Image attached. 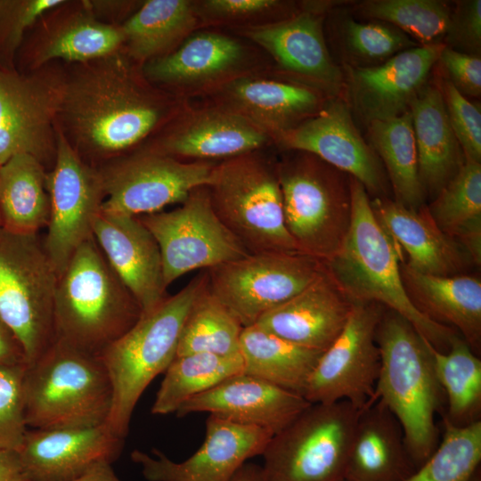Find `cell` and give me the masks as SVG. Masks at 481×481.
Segmentation results:
<instances>
[{
	"label": "cell",
	"mask_w": 481,
	"mask_h": 481,
	"mask_svg": "<svg viewBox=\"0 0 481 481\" xmlns=\"http://www.w3.org/2000/svg\"><path fill=\"white\" fill-rule=\"evenodd\" d=\"M373 213L396 247L408 256L409 268L426 274H463L473 264L465 249L444 233L427 206L411 209L387 197L371 200Z\"/></svg>",
	"instance_id": "cell-26"
},
{
	"label": "cell",
	"mask_w": 481,
	"mask_h": 481,
	"mask_svg": "<svg viewBox=\"0 0 481 481\" xmlns=\"http://www.w3.org/2000/svg\"><path fill=\"white\" fill-rule=\"evenodd\" d=\"M310 404L300 394L241 372L189 399L175 414L183 417L208 412L238 424L265 428L274 435Z\"/></svg>",
	"instance_id": "cell-23"
},
{
	"label": "cell",
	"mask_w": 481,
	"mask_h": 481,
	"mask_svg": "<svg viewBox=\"0 0 481 481\" xmlns=\"http://www.w3.org/2000/svg\"><path fill=\"white\" fill-rule=\"evenodd\" d=\"M207 279L184 320L176 356L195 353L218 355L240 354L243 326L209 291Z\"/></svg>",
	"instance_id": "cell-39"
},
{
	"label": "cell",
	"mask_w": 481,
	"mask_h": 481,
	"mask_svg": "<svg viewBox=\"0 0 481 481\" xmlns=\"http://www.w3.org/2000/svg\"><path fill=\"white\" fill-rule=\"evenodd\" d=\"M216 165L157 151L125 158L100 170L105 191L102 211L141 216L183 203L193 190L208 185Z\"/></svg>",
	"instance_id": "cell-14"
},
{
	"label": "cell",
	"mask_w": 481,
	"mask_h": 481,
	"mask_svg": "<svg viewBox=\"0 0 481 481\" xmlns=\"http://www.w3.org/2000/svg\"><path fill=\"white\" fill-rule=\"evenodd\" d=\"M138 217L159 245L166 288L191 271L207 270L249 254L218 218L207 186L193 190L172 211Z\"/></svg>",
	"instance_id": "cell-12"
},
{
	"label": "cell",
	"mask_w": 481,
	"mask_h": 481,
	"mask_svg": "<svg viewBox=\"0 0 481 481\" xmlns=\"http://www.w3.org/2000/svg\"><path fill=\"white\" fill-rule=\"evenodd\" d=\"M470 481H481L480 469L474 474Z\"/></svg>",
	"instance_id": "cell-55"
},
{
	"label": "cell",
	"mask_w": 481,
	"mask_h": 481,
	"mask_svg": "<svg viewBox=\"0 0 481 481\" xmlns=\"http://www.w3.org/2000/svg\"><path fill=\"white\" fill-rule=\"evenodd\" d=\"M356 10L399 29L420 45L442 43L452 13L446 3L437 0H367Z\"/></svg>",
	"instance_id": "cell-41"
},
{
	"label": "cell",
	"mask_w": 481,
	"mask_h": 481,
	"mask_svg": "<svg viewBox=\"0 0 481 481\" xmlns=\"http://www.w3.org/2000/svg\"><path fill=\"white\" fill-rule=\"evenodd\" d=\"M409 110L420 180L426 195L435 198L462 167L465 157L438 87L426 85L410 103Z\"/></svg>",
	"instance_id": "cell-31"
},
{
	"label": "cell",
	"mask_w": 481,
	"mask_h": 481,
	"mask_svg": "<svg viewBox=\"0 0 481 481\" xmlns=\"http://www.w3.org/2000/svg\"><path fill=\"white\" fill-rule=\"evenodd\" d=\"M441 93L452 129L463 151L465 160L481 163V111L447 79Z\"/></svg>",
	"instance_id": "cell-45"
},
{
	"label": "cell",
	"mask_w": 481,
	"mask_h": 481,
	"mask_svg": "<svg viewBox=\"0 0 481 481\" xmlns=\"http://www.w3.org/2000/svg\"><path fill=\"white\" fill-rule=\"evenodd\" d=\"M444 428L432 454L403 481L471 480L481 463V420L465 426L444 420Z\"/></svg>",
	"instance_id": "cell-40"
},
{
	"label": "cell",
	"mask_w": 481,
	"mask_h": 481,
	"mask_svg": "<svg viewBox=\"0 0 481 481\" xmlns=\"http://www.w3.org/2000/svg\"><path fill=\"white\" fill-rule=\"evenodd\" d=\"M207 277L204 270L176 294L143 314L137 322L100 355L112 385L107 425L125 438L135 407L145 388L176 357L187 314Z\"/></svg>",
	"instance_id": "cell-6"
},
{
	"label": "cell",
	"mask_w": 481,
	"mask_h": 481,
	"mask_svg": "<svg viewBox=\"0 0 481 481\" xmlns=\"http://www.w3.org/2000/svg\"><path fill=\"white\" fill-rule=\"evenodd\" d=\"M61 0H29L18 2L14 12L9 41L16 46L25 29L31 26L46 11L61 4Z\"/></svg>",
	"instance_id": "cell-49"
},
{
	"label": "cell",
	"mask_w": 481,
	"mask_h": 481,
	"mask_svg": "<svg viewBox=\"0 0 481 481\" xmlns=\"http://www.w3.org/2000/svg\"><path fill=\"white\" fill-rule=\"evenodd\" d=\"M342 43L351 67L381 64L404 50L420 45L399 29L382 21L359 22L347 18L343 22Z\"/></svg>",
	"instance_id": "cell-43"
},
{
	"label": "cell",
	"mask_w": 481,
	"mask_h": 481,
	"mask_svg": "<svg viewBox=\"0 0 481 481\" xmlns=\"http://www.w3.org/2000/svg\"><path fill=\"white\" fill-rule=\"evenodd\" d=\"M44 164L29 154L13 156L0 166L1 228L37 234L48 224L50 197Z\"/></svg>",
	"instance_id": "cell-32"
},
{
	"label": "cell",
	"mask_w": 481,
	"mask_h": 481,
	"mask_svg": "<svg viewBox=\"0 0 481 481\" xmlns=\"http://www.w3.org/2000/svg\"><path fill=\"white\" fill-rule=\"evenodd\" d=\"M247 53L232 37L212 31L188 37L175 52L151 60L145 73L151 79L178 89H207L240 75Z\"/></svg>",
	"instance_id": "cell-28"
},
{
	"label": "cell",
	"mask_w": 481,
	"mask_h": 481,
	"mask_svg": "<svg viewBox=\"0 0 481 481\" xmlns=\"http://www.w3.org/2000/svg\"><path fill=\"white\" fill-rule=\"evenodd\" d=\"M402 427L379 400L361 410L345 469V481H403L414 470Z\"/></svg>",
	"instance_id": "cell-29"
},
{
	"label": "cell",
	"mask_w": 481,
	"mask_h": 481,
	"mask_svg": "<svg viewBox=\"0 0 481 481\" xmlns=\"http://www.w3.org/2000/svg\"><path fill=\"white\" fill-rule=\"evenodd\" d=\"M61 113L81 143L110 154L147 136L164 107L113 53L65 82Z\"/></svg>",
	"instance_id": "cell-2"
},
{
	"label": "cell",
	"mask_w": 481,
	"mask_h": 481,
	"mask_svg": "<svg viewBox=\"0 0 481 481\" xmlns=\"http://www.w3.org/2000/svg\"><path fill=\"white\" fill-rule=\"evenodd\" d=\"M323 269L324 263L301 252L248 254L207 269V286L244 328L296 296Z\"/></svg>",
	"instance_id": "cell-11"
},
{
	"label": "cell",
	"mask_w": 481,
	"mask_h": 481,
	"mask_svg": "<svg viewBox=\"0 0 481 481\" xmlns=\"http://www.w3.org/2000/svg\"><path fill=\"white\" fill-rule=\"evenodd\" d=\"M380 368L375 400L399 421L409 454L422 464L439 443L436 414L442 387L436 375L431 344L403 316L387 309L376 330Z\"/></svg>",
	"instance_id": "cell-3"
},
{
	"label": "cell",
	"mask_w": 481,
	"mask_h": 481,
	"mask_svg": "<svg viewBox=\"0 0 481 481\" xmlns=\"http://www.w3.org/2000/svg\"><path fill=\"white\" fill-rule=\"evenodd\" d=\"M243 369L240 354L195 353L176 356L165 371L151 412L155 415L176 412L189 399L243 372Z\"/></svg>",
	"instance_id": "cell-37"
},
{
	"label": "cell",
	"mask_w": 481,
	"mask_h": 481,
	"mask_svg": "<svg viewBox=\"0 0 481 481\" xmlns=\"http://www.w3.org/2000/svg\"><path fill=\"white\" fill-rule=\"evenodd\" d=\"M273 434L216 414L206 420L205 439L188 459L174 461L160 450H134L131 460L148 481H230L248 460L262 455Z\"/></svg>",
	"instance_id": "cell-17"
},
{
	"label": "cell",
	"mask_w": 481,
	"mask_h": 481,
	"mask_svg": "<svg viewBox=\"0 0 481 481\" xmlns=\"http://www.w3.org/2000/svg\"><path fill=\"white\" fill-rule=\"evenodd\" d=\"M405 289L415 306L434 322L457 330L477 355L481 348V281L460 274L437 276L400 265Z\"/></svg>",
	"instance_id": "cell-30"
},
{
	"label": "cell",
	"mask_w": 481,
	"mask_h": 481,
	"mask_svg": "<svg viewBox=\"0 0 481 481\" xmlns=\"http://www.w3.org/2000/svg\"><path fill=\"white\" fill-rule=\"evenodd\" d=\"M444 45L458 52L479 55L481 49V1L457 3L451 13L450 23L444 37Z\"/></svg>",
	"instance_id": "cell-46"
},
{
	"label": "cell",
	"mask_w": 481,
	"mask_h": 481,
	"mask_svg": "<svg viewBox=\"0 0 481 481\" xmlns=\"http://www.w3.org/2000/svg\"><path fill=\"white\" fill-rule=\"evenodd\" d=\"M198 19L192 1L149 0L121 29L132 57L153 60L187 37Z\"/></svg>",
	"instance_id": "cell-36"
},
{
	"label": "cell",
	"mask_w": 481,
	"mask_h": 481,
	"mask_svg": "<svg viewBox=\"0 0 481 481\" xmlns=\"http://www.w3.org/2000/svg\"><path fill=\"white\" fill-rule=\"evenodd\" d=\"M142 314L139 304L110 267L94 236L82 243L58 277L55 338L99 355Z\"/></svg>",
	"instance_id": "cell-4"
},
{
	"label": "cell",
	"mask_w": 481,
	"mask_h": 481,
	"mask_svg": "<svg viewBox=\"0 0 481 481\" xmlns=\"http://www.w3.org/2000/svg\"><path fill=\"white\" fill-rule=\"evenodd\" d=\"M289 151L275 164L286 227L301 253L325 263L350 227V176L313 154Z\"/></svg>",
	"instance_id": "cell-7"
},
{
	"label": "cell",
	"mask_w": 481,
	"mask_h": 481,
	"mask_svg": "<svg viewBox=\"0 0 481 481\" xmlns=\"http://www.w3.org/2000/svg\"><path fill=\"white\" fill-rule=\"evenodd\" d=\"M367 126L368 143L385 167L395 200L414 210L425 206L410 110L390 119L372 121Z\"/></svg>",
	"instance_id": "cell-35"
},
{
	"label": "cell",
	"mask_w": 481,
	"mask_h": 481,
	"mask_svg": "<svg viewBox=\"0 0 481 481\" xmlns=\"http://www.w3.org/2000/svg\"><path fill=\"white\" fill-rule=\"evenodd\" d=\"M207 187L218 218L249 254L300 252L286 227L276 165L257 151L226 159Z\"/></svg>",
	"instance_id": "cell-8"
},
{
	"label": "cell",
	"mask_w": 481,
	"mask_h": 481,
	"mask_svg": "<svg viewBox=\"0 0 481 481\" xmlns=\"http://www.w3.org/2000/svg\"><path fill=\"white\" fill-rule=\"evenodd\" d=\"M124 42L121 27L82 15L50 34L40 47L37 61L41 63L56 58L69 61L101 59L115 53Z\"/></svg>",
	"instance_id": "cell-42"
},
{
	"label": "cell",
	"mask_w": 481,
	"mask_h": 481,
	"mask_svg": "<svg viewBox=\"0 0 481 481\" xmlns=\"http://www.w3.org/2000/svg\"><path fill=\"white\" fill-rule=\"evenodd\" d=\"M353 303L327 272L255 323L295 345L323 352L344 329Z\"/></svg>",
	"instance_id": "cell-24"
},
{
	"label": "cell",
	"mask_w": 481,
	"mask_h": 481,
	"mask_svg": "<svg viewBox=\"0 0 481 481\" xmlns=\"http://www.w3.org/2000/svg\"><path fill=\"white\" fill-rule=\"evenodd\" d=\"M269 139L249 119L216 106L185 114L157 151L181 160L211 161L257 151Z\"/></svg>",
	"instance_id": "cell-27"
},
{
	"label": "cell",
	"mask_w": 481,
	"mask_h": 481,
	"mask_svg": "<svg viewBox=\"0 0 481 481\" xmlns=\"http://www.w3.org/2000/svg\"><path fill=\"white\" fill-rule=\"evenodd\" d=\"M74 481H121L115 474L110 463L96 465Z\"/></svg>",
	"instance_id": "cell-52"
},
{
	"label": "cell",
	"mask_w": 481,
	"mask_h": 481,
	"mask_svg": "<svg viewBox=\"0 0 481 481\" xmlns=\"http://www.w3.org/2000/svg\"><path fill=\"white\" fill-rule=\"evenodd\" d=\"M26 365H0V449L19 451L28 426L23 381Z\"/></svg>",
	"instance_id": "cell-44"
},
{
	"label": "cell",
	"mask_w": 481,
	"mask_h": 481,
	"mask_svg": "<svg viewBox=\"0 0 481 481\" xmlns=\"http://www.w3.org/2000/svg\"><path fill=\"white\" fill-rule=\"evenodd\" d=\"M58 277L38 233L0 228V318L20 343L27 366L55 339Z\"/></svg>",
	"instance_id": "cell-9"
},
{
	"label": "cell",
	"mask_w": 481,
	"mask_h": 481,
	"mask_svg": "<svg viewBox=\"0 0 481 481\" xmlns=\"http://www.w3.org/2000/svg\"><path fill=\"white\" fill-rule=\"evenodd\" d=\"M12 3L13 2L10 1H0V13L8 10V8L12 6Z\"/></svg>",
	"instance_id": "cell-54"
},
{
	"label": "cell",
	"mask_w": 481,
	"mask_h": 481,
	"mask_svg": "<svg viewBox=\"0 0 481 481\" xmlns=\"http://www.w3.org/2000/svg\"><path fill=\"white\" fill-rule=\"evenodd\" d=\"M345 481V480H344Z\"/></svg>",
	"instance_id": "cell-57"
},
{
	"label": "cell",
	"mask_w": 481,
	"mask_h": 481,
	"mask_svg": "<svg viewBox=\"0 0 481 481\" xmlns=\"http://www.w3.org/2000/svg\"><path fill=\"white\" fill-rule=\"evenodd\" d=\"M385 307L353 303L337 338L322 353L303 392L311 404L346 401L362 410L375 400L380 368L376 330Z\"/></svg>",
	"instance_id": "cell-13"
},
{
	"label": "cell",
	"mask_w": 481,
	"mask_h": 481,
	"mask_svg": "<svg viewBox=\"0 0 481 481\" xmlns=\"http://www.w3.org/2000/svg\"><path fill=\"white\" fill-rule=\"evenodd\" d=\"M0 228H1V217H0Z\"/></svg>",
	"instance_id": "cell-56"
},
{
	"label": "cell",
	"mask_w": 481,
	"mask_h": 481,
	"mask_svg": "<svg viewBox=\"0 0 481 481\" xmlns=\"http://www.w3.org/2000/svg\"><path fill=\"white\" fill-rule=\"evenodd\" d=\"M65 82L53 75H20L0 69V166L29 154L44 164L56 152L53 123Z\"/></svg>",
	"instance_id": "cell-16"
},
{
	"label": "cell",
	"mask_w": 481,
	"mask_h": 481,
	"mask_svg": "<svg viewBox=\"0 0 481 481\" xmlns=\"http://www.w3.org/2000/svg\"><path fill=\"white\" fill-rule=\"evenodd\" d=\"M46 186L50 216L43 243L59 276L77 248L93 236L105 191L100 170L85 163L61 132Z\"/></svg>",
	"instance_id": "cell-15"
},
{
	"label": "cell",
	"mask_w": 481,
	"mask_h": 481,
	"mask_svg": "<svg viewBox=\"0 0 481 481\" xmlns=\"http://www.w3.org/2000/svg\"><path fill=\"white\" fill-rule=\"evenodd\" d=\"M436 378L447 400L444 420L465 426L481 420V360L459 335L446 352L430 346Z\"/></svg>",
	"instance_id": "cell-38"
},
{
	"label": "cell",
	"mask_w": 481,
	"mask_h": 481,
	"mask_svg": "<svg viewBox=\"0 0 481 481\" xmlns=\"http://www.w3.org/2000/svg\"><path fill=\"white\" fill-rule=\"evenodd\" d=\"M93 236L143 314L167 298L159 245L138 216L101 210L93 223Z\"/></svg>",
	"instance_id": "cell-22"
},
{
	"label": "cell",
	"mask_w": 481,
	"mask_h": 481,
	"mask_svg": "<svg viewBox=\"0 0 481 481\" xmlns=\"http://www.w3.org/2000/svg\"><path fill=\"white\" fill-rule=\"evenodd\" d=\"M448 75L449 82L464 96L481 94V59L448 46L443 48L438 61Z\"/></svg>",
	"instance_id": "cell-48"
},
{
	"label": "cell",
	"mask_w": 481,
	"mask_h": 481,
	"mask_svg": "<svg viewBox=\"0 0 481 481\" xmlns=\"http://www.w3.org/2000/svg\"><path fill=\"white\" fill-rule=\"evenodd\" d=\"M0 365H26L23 348L8 326L0 318Z\"/></svg>",
	"instance_id": "cell-50"
},
{
	"label": "cell",
	"mask_w": 481,
	"mask_h": 481,
	"mask_svg": "<svg viewBox=\"0 0 481 481\" xmlns=\"http://www.w3.org/2000/svg\"><path fill=\"white\" fill-rule=\"evenodd\" d=\"M124 439L103 423L83 428L27 430L18 452L32 481H74L112 463Z\"/></svg>",
	"instance_id": "cell-21"
},
{
	"label": "cell",
	"mask_w": 481,
	"mask_h": 481,
	"mask_svg": "<svg viewBox=\"0 0 481 481\" xmlns=\"http://www.w3.org/2000/svg\"><path fill=\"white\" fill-rule=\"evenodd\" d=\"M0 481H32L17 451L0 449Z\"/></svg>",
	"instance_id": "cell-51"
},
{
	"label": "cell",
	"mask_w": 481,
	"mask_h": 481,
	"mask_svg": "<svg viewBox=\"0 0 481 481\" xmlns=\"http://www.w3.org/2000/svg\"><path fill=\"white\" fill-rule=\"evenodd\" d=\"M287 151L313 154L357 180L368 194L387 197V178L378 155L353 120L349 105L338 99L275 139Z\"/></svg>",
	"instance_id": "cell-18"
},
{
	"label": "cell",
	"mask_w": 481,
	"mask_h": 481,
	"mask_svg": "<svg viewBox=\"0 0 481 481\" xmlns=\"http://www.w3.org/2000/svg\"><path fill=\"white\" fill-rule=\"evenodd\" d=\"M230 481H264L262 467L246 462Z\"/></svg>",
	"instance_id": "cell-53"
},
{
	"label": "cell",
	"mask_w": 481,
	"mask_h": 481,
	"mask_svg": "<svg viewBox=\"0 0 481 481\" xmlns=\"http://www.w3.org/2000/svg\"><path fill=\"white\" fill-rule=\"evenodd\" d=\"M322 20V12L306 5L289 18L248 26L241 33L303 84L337 96L345 86V77L328 51Z\"/></svg>",
	"instance_id": "cell-20"
},
{
	"label": "cell",
	"mask_w": 481,
	"mask_h": 481,
	"mask_svg": "<svg viewBox=\"0 0 481 481\" xmlns=\"http://www.w3.org/2000/svg\"><path fill=\"white\" fill-rule=\"evenodd\" d=\"M285 4L277 0H206L194 2L198 18L239 22L277 12Z\"/></svg>",
	"instance_id": "cell-47"
},
{
	"label": "cell",
	"mask_w": 481,
	"mask_h": 481,
	"mask_svg": "<svg viewBox=\"0 0 481 481\" xmlns=\"http://www.w3.org/2000/svg\"><path fill=\"white\" fill-rule=\"evenodd\" d=\"M321 93L301 82L240 75L220 86L219 106L244 117L275 139L322 108Z\"/></svg>",
	"instance_id": "cell-25"
},
{
	"label": "cell",
	"mask_w": 481,
	"mask_h": 481,
	"mask_svg": "<svg viewBox=\"0 0 481 481\" xmlns=\"http://www.w3.org/2000/svg\"><path fill=\"white\" fill-rule=\"evenodd\" d=\"M360 412L346 401L308 405L267 444L264 481H344Z\"/></svg>",
	"instance_id": "cell-10"
},
{
	"label": "cell",
	"mask_w": 481,
	"mask_h": 481,
	"mask_svg": "<svg viewBox=\"0 0 481 481\" xmlns=\"http://www.w3.org/2000/svg\"><path fill=\"white\" fill-rule=\"evenodd\" d=\"M322 353L295 345L257 324L244 327L240 335L243 372L302 395Z\"/></svg>",
	"instance_id": "cell-33"
},
{
	"label": "cell",
	"mask_w": 481,
	"mask_h": 481,
	"mask_svg": "<svg viewBox=\"0 0 481 481\" xmlns=\"http://www.w3.org/2000/svg\"><path fill=\"white\" fill-rule=\"evenodd\" d=\"M23 392L26 424L33 429L102 425L112 406V385L100 356L58 338L26 366Z\"/></svg>",
	"instance_id": "cell-5"
},
{
	"label": "cell",
	"mask_w": 481,
	"mask_h": 481,
	"mask_svg": "<svg viewBox=\"0 0 481 481\" xmlns=\"http://www.w3.org/2000/svg\"><path fill=\"white\" fill-rule=\"evenodd\" d=\"M428 210L440 230L481 263V163L465 160Z\"/></svg>",
	"instance_id": "cell-34"
},
{
	"label": "cell",
	"mask_w": 481,
	"mask_h": 481,
	"mask_svg": "<svg viewBox=\"0 0 481 481\" xmlns=\"http://www.w3.org/2000/svg\"><path fill=\"white\" fill-rule=\"evenodd\" d=\"M444 47V43L420 45L379 65L346 66L344 87L353 110L366 125L408 111Z\"/></svg>",
	"instance_id": "cell-19"
},
{
	"label": "cell",
	"mask_w": 481,
	"mask_h": 481,
	"mask_svg": "<svg viewBox=\"0 0 481 481\" xmlns=\"http://www.w3.org/2000/svg\"><path fill=\"white\" fill-rule=\"evenodd\" d=\"M351 224L345 241L325 268L352 302H373L406 319L436 350L446 352L456 330L421 313L401 275L402 252L376 218L370 195L350 176Z\"/></svg>",
	"instance_id": "cell-1"
}]
</instances>
